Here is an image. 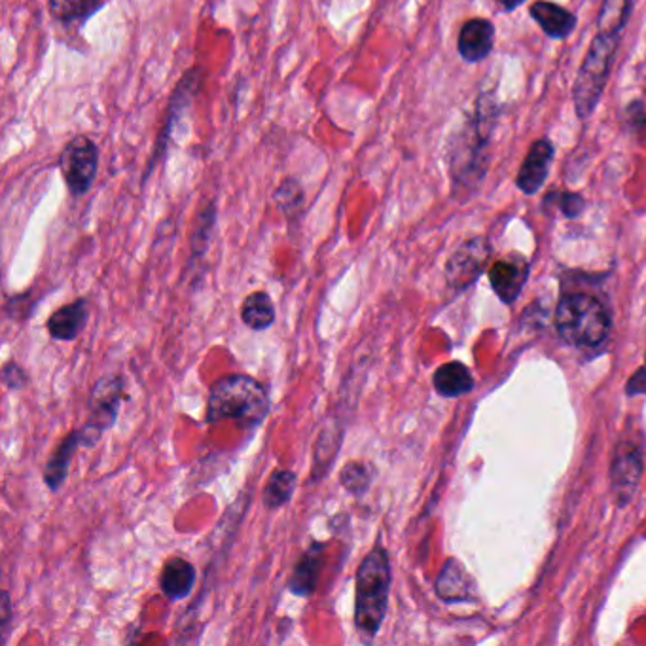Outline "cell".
<instances>
[{"mask_svg": "<svg viewBox=\"0 0 646 646\" xmlns=\"http://www.w3.org/2000/svg\"><path fill=\"white\" fill-rule=\"evenodd\" d=\"M493 46H495V27L484 17H474L464 23L457 38L459 55L467 63L484 61L493 52Z\"/></svg>", "mask_w": 646, "mask_h": 646, "instance_id": "obj_12", "label": "cell"}, {"mask_svg": "<svg viewBox=\"0 0 646 646\" xmlns=\"http://www.w3.org/2000/svg\"><path fill=\"white\" fill-rule=\"evenodd\" d=\"M632 14V0H605L599 17H597V33L620 37Z\"/></svg>", "mask_w": 646, "mask_h": 646, "instance_id": "obj_22", "label": "cell"}, {"mask_svg": "<svg viewBox=\"0 0 646 646\" xmlns=\"http://www.w3.org/2000/svg\"><path fill=\"white\" fill-rule=\"evenodd\" d=\"M78 448H84L82 428H76L73 433L66 434L65 438L59 444L58 449L53 451L52 457L48 459L45 467V484L48 485L50 492L58 493L65 484L69 469H71L73 457L76 456Z\"/></svg>", "mask_w": 646, "mask_h": 646, "instance_id": "obj_16", "label": "cell"}, {"mask_svg": "<svg viewBox=\"0 0 646 646\" xmlns=\"http://www.w3.org/2000/svg\"><path fill=\"white\" fill-rule=\"evenodd\" d=\"M625 393H628L630 397H635V395L646 393V367L639 368V370H637V374H633L632 380L628 382Z\"/></svg>", "mask_w": 646, "mask_h": 646, "instance_id": "obj_31", "label": "cell"}, {"mask_svg": "<svg viewBox=\"0 0 646 646\" xmlns=\"http://www.w3.org/2000/svg\"><path fill=\"white\" fill-rule=\"evenodd\" d=\"M214 219H216V211H214V206L207 207L206 211H201L199 213V222H198V232L194 235V254H203L206 252L207 247H209V241H211V229L214 226Z\"/></svg>", "mask_w": 646, "mask_h": 646, "instance_id": "obj_26", "label": "cell"}, {"mask_svg": "<svg viewBox=\"0 0 646 646\" xmlns=\"http://www.w3.org/2000/svg\"><path fill=\"white\" fill-rule=\"evenodd\" d=\"M12 617H14V612H12V602H10V595H8L7 589H4V592H2V601H0V635H2L0 643H2V645H7L8 635H10V624H12Z\"/></svg>", "mask_w": 646, "mask_h": 646, "instance_id": "obj_29", "label": "cell"}, {"mask_svg": "<svg viewBox=\"0 0 646 646\" xmlns=\"http://www.w3.org/2000/svg\"><path fill=\"white\" fill-rule=\"evenodd\" d=\"M198 573L188 559L171 558L165 561L160 574V589L170 601H183L196 586Z\"/></svg>", "mask_w": 646, "mask_h": 646, "instance_id": "obj_17", "label": "cell"}, {"mask_svg": "<svg viewBox=\"0 0 646 646\" xmlns=\"http://www.w3.org/2000/svg\"><path fill=\"white\" fill-rule=\"evenodd\" d=\"M275 203L287 216L300 213L301 206H303V190H301L300 183L294 178L283 181L275 191Z\"/></svg>", "mask_w": 646, "mask_h": 646, "instance_id": "obj_25", "label": "cell"}, {"mask_svg": "<svg viewBox=\"0 0 646 646\" xmlns=\"http://www.w3.org/2000/svg\"><path fill=\"white\" fill-rule=\"evenodd\" d=\"M556 328L569 346H599L609 336V311L594 296L569 294L559 300L556 309Z\"/></svg>", "mask_w": 646, "mask_h": 646, "instance_id": "obj_4", "label": "cell"}, {"mask_svg": "<svg viewBox=\"0 0 646 646\" xmlns=\"http://www.w3.org/2000/svg\"><path fill=\"white\" fill-rule=\"evenodd\" d=\"M436 595L446 602L474 601V582L457 559H448L436 579Z\"/></svg>", "mask_w": 646, "mask_h": 646, "instance_id": "obj_15", "label": "cell"}, {"mask_svg": "<svg viewBox=\"0 0 646 646\" xmlns=\"http://www.w3.org/2000/svg\"><path fill=\"white\" fill-rule=\"evenodd\" d=\"M529 277L527 260L522 257L500 258L489 270L493 290L500 301L512 303L520 296Z\"/></svg>", "mask_w": 646, "mask_h": 646, "instance_id": "obj_11", "label": "cell"}, {"mask_svg": "<svg viewBox=\"0 0 646 646\" xmlns=\"http://www.w3.org/2000/svg\"><path fill=\"white\" fill-rule=\"evenodd\" d=\"M550 196L558 203L559 211L566 214L567 219L581 216L584 207H586V201H584L581 194H574V191H559V194H550Z\"/></svg>", "mask_w": 646, "mask_h": 646, "instance_id": "obj_27", "label": "cell"}, {"mask_svg": "<svg viewBox=\"0 0 646 646\" xmlns=\"http://www.w3.org/2000/svg\"><path fill=\"white\" fill-rule=\"evenodd\" d=\"M324 550L326 544L313 543L308 550L303 551L300 561L294 567L293 574L288 579V592L296 597H309L316 589L321 566H323Z\"/></svg>", "mask_w": 646, "mask_h": 646, "instance_id": "obj_14", "label": "cell"}, {"mask_svg": "<svg viewBox=\"0 0 646 646\" xmlns=\"http://www.w3.org/2000/svg\"><path fill=\"white\" fill-rule=\"evenodd\" d=\"M610 476L617 505L625 507L633 499L643 476V451L632 442L620 444L614 454Z\"/></svg>", "mask_w": 646, "mask_h": 646, "instance_id": "obj_9", "label": "cell"}, {"mask_svg": "<svg viewBox=\"0 0 646 646\" xmlns=\"http://www.w3.org/2000/svg\"><path fill=\"white\" fill-rule=\"evenodd\" d=\"M390 582L389 551L377 543L355 574V628L362 639H375L382 630L389 609Z\"/></svg>", "mask_w": 646, "mask_h": 646, "instance_id": "obj_1", "label": "cell"}, {"mask_svg": "<svg viewBox=\"0 0 646 646\" xmlns=\"http://www.w3.org/2000/svg\"><path fill=\"white\" fill-rule=\"evenodd\" d=\"M554 158H556V150L550 140L541 139L533 142V147L529 148L527 156L523 160L522 170L515 176V186L525 196H535L550 175Z\"/></svg>", "mask_w": 646, "mask_h": 646, "instance_id": "obj_10", "label": "cell"}, {"mask_svg": "<svg viewBox=\"0 0 646 646\" xmlns=\"http://www.w3.org/2000/svg\"><path fill=\"white\" fill-rule=\"evenodd\" d=\"M497 122V104L492 96H482L476 112L451 148V175L461 186L482 183L489 165V145Z\"/></svg>", "mask_w": 646, "mask_h": 646, "instance_id": "obj_3", "label": "cell"}, {"mask_svg": "<svg viewBox=\"0 0 646 646\" xmlns=\"http://www.w3.org/2000/svg\"><path fill=\"white\" fill-rule=\"evenodd\" d=\"M618 42L620 37L597 33L587 48L573 88L574 111L581 120H587L597 109L602 91L609 84Z\"/></svg>", "mask_w": 646, "mask_h": 646, "instance_id": "obj_5", "label": "cell"}, {"mask_svg": "<svg viewBox=\"0 0 646 646\" xmlns=\"http://www.w3.org/2000/svg\"><path fill=\"white\" fill-rule=\"evenodd\" d=\"M241 321L250 331L264 332L275 323V306L264 290L250 293L241 306Z\"/></svg>", "mask_w": 646, "mask_h": 646, "instance_id": "obj_20", "label": "cell"}, {"mask_svg": "<svg viewBox=\"0 0 646 646\" xmlns=\"http://www.w3.org/2000/svg\"><path fill=\"white\" fill-rule=\"evenodd\" d=\"M374 482V472L370 469V464L360 463V461H352L346 464L341 472H339V484L352 497H362L370 492Z\"/></svg>", "mask_w": 646, "mask_h": 646, "instance_id": "obj_24", "label": "cell"}, {"mask_svg": "<svg viewBox=\"0 0 646 646\" xmlns=\"http://www.w3.org/2000/svg\"><path fill=\"white\" fill-rule=\"evenodd\" d=\"M492 257V245L484 237L464 241L451 254L446 265V275L451 287L467 288L482 275Z\"/></svg>", "mask_w": 646, "mask_h": 646, "instance_id": "obj_8", "label": "cell"}, {"mask_svg": "<svg viewBox=\"0 0 646 646\" xmlns=\"http://www.w3.org/2000/svg\"><path fill=\"white\" fill-rule=\"evenodd\" d=\"M630 120H632V127L641 139L646 140V103L635 101L630 104Z\"/></svg>", "mask_w": 646, "mask_h": 646, "instance_id": "obj_30", "label": "cell"}, {"mask_svg": "<svg viewBox=\"0 0 646 646\" xmlns=\"http://www.w3.org/2000/svg\"><path fill=\"white\" fill-rule=\"evenodd\" d=\"M270 413V397L257 377L229 374L213 383L207 400L209 423L234 419L243 428H257Z\"/></svg>", "mask_w": 646, "mask_h": 646, "instance_id": "obj_2", "label": "cell"}, {"mask_svg": "<svg viewBox=\"0 0 646 646\" xmlns=\"http://www.w3.org/2000/svg\"><path fill=\"white\" fill-rule=\"evenodd\" d=\"M61 175L65 178L66 188L73 196H84L91 190L99 170V148L96 142L78 135L66 142L59 156Z\"/></svg>", "mask_w": 646, "mask_h": 646, "instance_id": "obj_7", "label": "cell"}, {"mask_svg": "<svg viewBox=\"0 0 646 646\" xmlns=\"http://www.w3.org/2000/svg\"><path fill=\"white\" fill-rule=\"evenodd\" d=\"M107 0H48L50 14L63 23L82 22L96 14Z\"/></svg>", "mask_w": 646, "mask_h": 646, "instance_id": "obj_23", "label": "cell"}, {"mask_svg": "<svg viewBox=\"0 0 646 646\" xmlns=\"http://www.w3.org/2000/svg\"><path fill=\"white\" fill-rule=\"evenodd\" d=\"M433 385L440 397H463L474 387V377L461 362H448L434 372Z\"/></svg>", "mask_w": 646, "mask_h": 646, "instance_id": "obj_19", "label": "cell"}, {"mask_svg": "<svg viewBox=\"0 0 646 646\" xmlns=\"http://www.w3.org/2000/svg\"><path fill=\"white\" fill-rule=\"evenodd\" d=\"M125 382L122 375L107 374L97 380L89 395V419L82 426L84 448H96L97 442L116 423L124 400Z\"/></svg>", "mask_w": 646, "mask_h": 646, "instance_id": "obj_6", "label": "cell"}, {"mask_svg": "<svg viewBox=\"0 0 646 646\" xmlns=\"http://www.w3.org/2000/svg\"><path fill=\"white\" fill-rule=\"evenodd\" d=\"M529 14L541 25L546 37L554 38V40H563L576 27V17L573 12H569L567 8L559 7V4H554V2H548V0L533 2L529 8Z\"/></svg>", "mask_w": 646, "mask_h": 646, "instance_id": "obj_18", "label": "cell"}, {"mask_svg": "<svg viewBox=\"0 0 646 646\" xmlns=\"http://www.w3.org/2000/svg\"><path fill=\"white\" fill-rule=\"evenodd\" d=\"M89 321V301L86 298L66 303L63 308L55 309L46 328L48 334L58 341H74L80 336Z\"/></svg>", "mask_w": 646, "mask_h": 646, "instance_id": "obj_13", "label": "cell"}, {"mask_svg": "<svg viewBox=\"0 0 646 646\" xmlns=\"http://www.w3.org/2000/svg\"><path fill=\"white\" fill-rule=\"evenodd\" d=\"M0 375H2V383H4L7 389L20 390L29 383V375H27V372L15 360L4 362Z\"/></svg>", "mask_w": 646, "mask_h": 646, "instance_id": "obj_28", "label": "cell"}, {"mask_svg": "<svg viewBox=\"0 0 646 646\" xmlns=\"http://www.w3.org/2000/svg\"><path fill=\"white\" fill-rule=\"evenodd\" d=\"M296 472L288 469L273 470L272 476L264 485L262 492V502L268 510H279L285 507L288 500L293 499L294 489H296Z\"/></svg>", "mask_w": 646, "mask_h": 646, "instance_id": "obj_21", "label": "cell"}, {"mask_svg": "<svg viewBox=\"0 0 646 646\" xmlns=\"http://www.w3.org/2000/svg\"><path fill=\"white\" fill-rule=\"evenodd\" d=\"M497 2H499L502 10H508V12H510V10H515V8L522 7L523 2H527V0H497Z\"/></svg>", "mask_w": 646, "mask_h": 646, "instance_id": "obj_32", "label": "cell"}]
</instances>
